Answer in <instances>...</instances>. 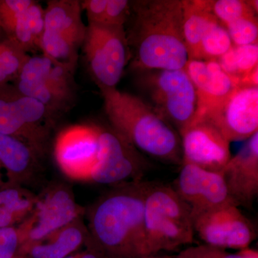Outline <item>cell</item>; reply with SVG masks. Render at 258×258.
Instances as JSON below:
<instances>
[{"label": "cell", "instance_id": "obj_1", "mask_svg": "<svg viewBox=\"0 0 258 258\" xmlns=\"http://www.w3.org/2000/svg\"><path fill=\"white\" fill-rule=\"evenodd\" d=\"M152 182L116 185L88 214L89 250L99 258H142L144 206Z\"/></svg>", "mask_w": 258, "mask_h": 258}, {"label": "cell", "instance_id": "obj_2", "mask_svg": "<svg viewBox=\"0 0 258 258\" xmlns=\"http://www.w3.org/2000/svg\"><path fill=\"white\" fill-rule=\"evenodd\" d=\"M128 45L134 67L141 71L184 69L189 60L183 32L182 0H139L132 3Z\"/></svg>", "mask_w": 258, "mask_h": 258}, {"label": "cell", "instance_id": "obj_3", "mask_svg": "<svg viewBox=\"0 0 258 258\" xmlns=\"http://www.w3.org/2000/svg\"><path fill=\"white\" fill-rule=\"evenodd\" d=\"M101 91L115 132L139 152L162 162L182 164L179 134L147 102L117 88Z\"/></svg>", "mask_w": 258, "mask_h": 258}, {"label": "cell", "instance_id": "obj_4", "mask_svg": "<svg viewBox=\"0 0 258 258\" xmlns=\"http://www.w3.org/2000/svg\"><path fill=\"white\" fill-rule=\"evenodd\" d=\"M144 230L142 258L192 243L191 210L174 188L152 183L146 197Z\"/></svg>", "mask_w": 258, "mask_h": 258}, {"label": "cell", "instance_id": "obj_5", "mask_svg": "<svg viewBox=\"0 0 258 258\" xmlns=\"http://www.w3.org/2000/svg\"><path fill=\"white\" fill-rule=\"evenodd\" d=\"M139 85L149 100L145 101L178 133L196 118L198 93L184 68L144 71Z\"/></svg>", "mask_w": 258, "mask_h": 258}, {"label": "cell", "instance_id": "obj_6", "mask_svg": "<svg viewBox=\"0 0 258 258\" xmlns=\"http://www.w3.org/2000/svg\"><path fill=\"white\" fill-rule=\"evenodd\" d=\"M74 71L44 55L28 57L17 77V90L40 102L57 117L75 101Z\"/></svg>", "mask_w": 258, "mask_h": 258}, {"label": "cell", "instance_id": "obj_7", "mask_svg": "<svg viewBox=\"0 0 258 258\" xmlns=\"http://www.w3.org/2000/svg\"><path fill=\"white\" fill-rule=\"evenodd\" d=\"M82 46L100 90L116 88L131 56L124 26L88 24Z\"/></svg>", "mask_w": 258, "mask_h": 258}, {"label": "cell", "instance_id": "obj_8", "mask_svg": "<svg viewBox=\"0 0 258 258\" xmlns=\"http://www.w3.org/2000/svg\"><path fill=\"white\" fill-rule=\"evenodd\" d=\"M81 2L52 0L45 9L40 49L51 60L76 69L78 54L86 36Z\"/></svg>", "mask_w": 258, "mask_h": 258}, {"label": "cell", "instance_id": "obj_9", "mask_svg": "<svg viewBox=\"0 0 258 258\" xmlns=\"http://www.w3.org/2000/svg\"><path fill=\"white\" fill-rule=\"evenodd\" d=\"M55 118L42 103L17 88L0 97V134L23 141L38 154L43 152Z\"/></svg>", "mask_w": 258, "mask_h": 258}, {"label": "cell", "instance_id": "obj_10", "mask_svg": "<svg viewBox=\"0 0 258 258\" xmlns=\"http://www.w3.org/2000/svg\"><path fill=\"white\" fill-rule=\"evenodd\" d=\"M81 212L69 188H50L41 199H37L30 216L19 227L22 236L20 251L79 220Z\"/></svg>", "mask_w": 258, "mask_h": 258}, {"label": "cell", "instance_id": "obj_11", "mask_svg": "<svg viewBox=\"0 0 258 258\" xmlns=\"http://www.w3.org/2000/svg\"><path fill=\"white\" fill-rule=\"evenodd\" d=\"M145 169L146 162L135 148L113 129H100L98 157L89 180L116 186L140 181Z\"/></svg>", "mask_w": 258, "mask_h": 258}, {"label": "cell", "instance_id": "obj_12", "mask_svg": "<svg viewBox=\"0 0 258 258\" xmlns=\"http://www.w3.org/2000/svg\"><path fill=\"white\" fill-rule=\"evenodd\" d=\"M196 118L210 122L230 143L247 140L258 132V86L237 85L221 103Z\"/></svg>", "mask_w": 258, "mask_h": 258}, {"label": "cell", "instance_id": "obj_13", "mask_svg": "<svg viewBox=\"0 0 258 258\" xmlns=\"http://www.w3.org/2000/svg\"><path fill=\"white\" fill-rule=\"evenodd\" d=\"M192 219L195 233L207 245L240 250L255 240L253 226L234 204L211 209Z\"/></svg>", "mask_w": 258, "mask_h": 258}, {"label": "cell", "instance_id": "obj_14", "mask_svg": "<svg viewBox=\"0 0 258 258\" xmlns=\"http://www.w3.org/2000/svg\"><path fill=\"white\" fill-rule=\"evenodd\" d=\"M179 135L182 164L220 172L232 157L230 142L206 120L196 118Z\"/></svg>", "mask_w": 258, "mask_h": 258}, {"label": "cell", "instance_id": "obj_15", "mask_svg": "<svg viewBox=\"0 0 258 258\" xmlns=\"http://www.w3.org/2000/svg\"><path fill=\"white\" fill-rule=\"evenodd\" d=\"M100 129L96 125H76L59 134L54 152L64 174L75 179H89L98 157Z\"/></svg>", "mask_w": 258, "mask_h": 258}, {"label": "cell", "instance_id": "obj_16", "mask_svg": "<svg viewBox=\"0 0 258 258\" xmlns=\"http://www.w3.org/2000/svg\"><path fill=\"white\" fill-rule=\"evenodd\" d=\"M173 188L189 207L192 218L217 207L233 204L221 173L205 170L193 164H181Z\"/></svg>", "mask_w": 258, "mask_h": 258}, {"label": "cell", "instance_id": "obj_17", "mask_svg": "<svg viewBox=\"0 0 258 258\" xmlns=\"http://www.w3.org/2000/svg\"><path fill=\"white\" fill-rule=\"evenodd\" d=\"M220 173L232 203L251 208L258 195V132L247 139Z\"/></svg>", "mask_w": 258, "mask_h": 258}, {"label": "cell", "instance_id": "obj_18", "mask_svg": "<svg viewBox=\"0 0 258 258\" xmlns=\"http://www.w3.org/2000/svg\"><path fill=\"white\" fill-rule=\"evenodd\" d=\"M45 10L32 0L0 2V25L25 52L40 49Z\"/></svg>", "mask_w": 258, "mask_h": 258}, {"label": "cell", "instance_id": "obj_19", "mask_svg": "<svg viewBox=\"0 0 258 258\" xmlns=\"http://www.w3.org/2000/svg\"><path fill=\"white\" fill-rule=\"evenodd\" d=\"M184 69L198 93L196 118L221 103L237 86L216 60H188Z\"/></svg>", "mask_w": 258, "mask_h": 258}, {"label": "cell", "instance_id": "obj_20", "mask_svg": "<svg viewBox=\"0 0 258 258\" xmlns=\"http://www.w3.org/2000/svg\"><path fill=\"white\" fill-rule=\"evenodd\" d=\"M87 237V229L78 220L45 240L22 249L19 254L28 258H64L77 250Z\"/></svg>", "mask_w": 258, "mask_h": 258}, {"label": "cell", "instance_id": "obj_21", "mask_svg": "<svg viewBox=\"0 0 258 258\" xmlns=\"http://www.w3.org/2000/svg\"><path fill=\"white\" fill-rule=\"evenodd\" d=\"M183 32L189 60H201L200 44L205 32L218 21L210 10V1L182 0Z\"/></svg>", "mask_w": 258, "mask_h": 258}, {"label": "cell", "instance_id": "obj_22", "mask_svg": "<svg viewBox=\"0 0 258 258\" xmlns=\"http://www.w3.org/2000/svg\"><path fill=\"white\" fill-rule=\"evenodd\" d=\"M37 155L38 154L23 141L0 134V164L16 182L25 181L32 176Z\"/></svg>", "mask_w": 258, "mask_h": 258}, {"label": "cell", "instance_id": "obj_23", "mask_svg": "<svg viewBox=\"0 0 258 258\" xmlns=\"http://www.w3.org/2000/svg\"><path fill=\"white\" fill-rule=\"evenodd\" d=\"M36 201V198L19 186L0 189V228L23 223L30 216Z\"/></svg>", "mask_w": 258, "mask_h": 258}, {"label": "cell", "instance_id": "obj_24", "mask_svg": "<svg viewBox=\"0 0 258 258\" xmlns=\"http://www.w3.org/2000/svg\"><path fill=\"white\" fill-rule=\"evenodd\" d=\"M233 46L228 32L220 22L212 24L200 44L201 60H217Z\"/></svg>", "mask_w": 258, "mask_h": 258}, {"label": "cell", "instance_id": "obj_25", "mask_svg": "<svg viewBox=\"0 0 258 258\" xmlns=\"http://www.w3.org/2000/svg\"><path fill=\"white\" fill-rule=\"evenodd\" d=\"M26 52L11 40L0 43V83L18 77L28 58Z\"/></svg>", "mask_w": 258, "mask_h": 258}, {"label": "cell", "instance_id": "obj_26", "mask_svg": "<svg viewBox=\"0 0 258 258\" xmlns=\"http://www.w3.org/2000/svg\"><path fill=\"white\" fill-rule=\"evenodd\" d=\"M235 46L257 44V15H247L225 26Z\"/></svg>", "mask_w": 258, "mask_h": 258}, {"label": "cell", "instance_id": "obj_27", "mask_svg": "<svg viewBox=\"0 0 258 258\" xmlns=\"http://www.w3.org/2000/svg\"><path fill=\"white\" fill-rule=\"evenodd\" d=\"M210 10L219 22L227 24L247 15H257L247 1L242 0H216L210 1Z\"/></svg>", "mask_w": 258, "mask_h": 258}, {"label": "cell", "instance_id": "obj_28", "mask_svg": "<svg viewBox=\"0 0 258 258\" xmlns=\"http://www.w3.org/2000/svg\"><path fill=\"white\" fill-rule=\"evenodd\" d=\"M176 258H258V252L248 247L237 253H230L226 249L202 244L181 251Z\"/></svg>", "mask_w": 258, "mask_h": 258}, {"label": "cell", "instance_id": "obj_29", "mask_svg": "<svg viewBox=\"0 0 258 258\" xmlns=\"http://www.w3.org/2000/svg\"><path fill=\"white\" fill-rule=\"evenodd\" d=\"M235 77L237 84L258 66V43L235 46Z\"/></svg>", "mask_w": 258, "mask_h": 258}, {"label": "cell", "instance_id": "obj_30", "mask_svg": "<svg viewBox=\"0 0 258 258\" xmlns=\"http://www.w3.org/2000/svg\"><path fill=\"white\" fill-rule=\"evenodd\" d=\"M132 14V3L127 0H108L101 25L124 26Z\"/></svg>", "mask_w": 258, "mask_h": 258}, {"label": "cell", "instance_id": "obj_31", "mask_svg": "<svg viewBox=\"0 0 258 258\" xmlns=\"http://www.w3.org/2000/svg\"><path fill=\"white\" fill-rule=\"evenodd\" d=\"M22 236L19 227L0 228V258H15L20 254Z\"/></svg>", "mask_w": 258, "mask_h": 258}, {"label": "cell", "instance_id": "obj_32", "mask_svg": "<svg viewBox=\"0 0 258 258\" xmlns=\"http://www.w3.org/2000/svg\"><path fill=\"white\" fill-rule=\"evenodd\" d=\"M108 0H86L81 2V8L87 15L88 24L101 25Z\"/></svg>", "mask_w": 258, "mask_h": 258}, {"label": "cell", "instance_id": "obj_33", "mask_svg": "<svg viewBox=\"0 0 258 258\" xmlns=\"http://www.w3.org/2000/svg\"><path fill=\"white\" fill-rule=\"evenodd\" d=\"M77 257L78 258H99L94 252L89 250V249L86 252H83V253L77 254Z\"/></svg>", "mask_w": 258, "mask_h": 258}, {"label": "cell", "instance_id": "obj_34", "mask_svg": "<svg viewBox=\"0 0 258 258\" xmlns=\"http://www.w3.org/2000/svg\"><path fill=\"white\" fill-rule=\"evenodd\" d=\"M248 4L250 8L257 14L258 12V1L257 0H248Z\"/></svg>", "mask_w": 258, "mask_h": 258}, {"label": "cell", "instance_id": "obj_35", "mask_svg": "<svg viewBox=\"0 0 258 258\" xmlns=\"http://www.w3.org/2000/svg\"><path fill=\"white\" fill-rule=\"evenodd\" d=\"M15 258H28L27 256L22 255V254H18V256H16Z\"/></svg>", "mask_w": 258, "mask_h": 258}, {"label": "cell", "instance_id": "obj_36", "mask_svg": "<svg viewBox=\"0 0 258 258\" xmlns=\"http://www.w3.org/2000/svg\"><path fill=\"white\" fill-rule=\"evenodd\" d=\"M64 258H78V257L77 255H73V254H71V255L68 256V257Z\"/></svg>", "mask_w": 258, "mask_h": 258}, {"label": "cell", "instance_id": "obj_37", "mask_svg": "<svg viewBox=\"0 0 258 258\" xmlns=\"http://www.w3.org/2000/svg\"><path fill=\"white\" fill-rule=\"evenodd\" d=\"M143 258H152V257H143Z\"/></svg>", "mask_w": 258, "mask_h": 258}]
</instances>
